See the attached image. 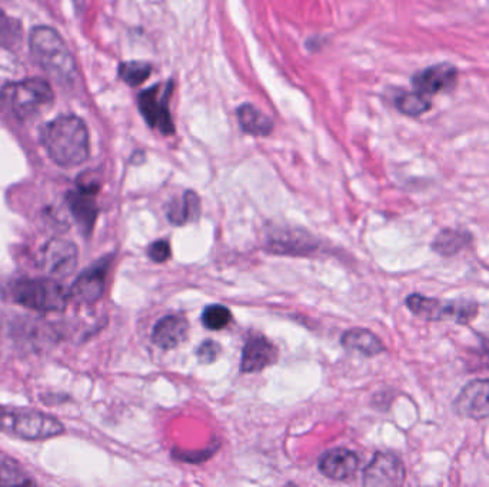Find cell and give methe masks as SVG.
Returning a JSON list of instances; mask_svg holds the SVG:
<instances>
[{
  "label": "cell",
  "instance_id": "cell-1",
  "mask_svg": "<svg viewBox=\"0 0 489 487\" xmlns=\"http://www.w3.org/2000/svg\"><path fill=\"white\" fill-rule=\"evenodd\" d=\"M43 147L55 164L75 167L88 161L91 154L88 128L77 116H60L42 129Z\"/></svg>",
  "mask_w": 489,
  "mask_h": 487
},
{
  "label": "cell",
  "instance_id": "cell-2",
  "mask_svg": "<svg viewBox=\"0 0 489 487\" xmlns=\"http://www.w3.org/2000/svg\"><path fill=\"white\" fill-rule=\"evenodd\" d=\"M31 52L46 74L59 82L74 81L76 65L69 48L57 31L38 26L31 33Z\"/></svg>",
  "mask_w": 489,
  "mask_h": 487
},
{
  "label": "cell",
  "instance_id": "cell-3",
  "mask_svg": "<svg viewBox=\"0 0 489 487\" xmlns=\"http://www.w3.org/2000/svg\"><path fill=\"white\" fill-rule=\"evenodd\" d=\"M9 297L38 312H60L67 307L69 292L50 279H21L9 288Z\"/></svg>",
  "mask_w": 489,
  "mask_h": 487
},
{
  "label": "cell",
  "instance_id": "cell-4",
  "mask_svg": "<svg viewBox=\"0 0 489 487\" xmlns=\"http://www.w3.org/2000/svg\"><path fill=\"white\" fill-rule=\"evenodd\" d=\"M405 303L415 316L431 322L468 324L476 321L479 314L478 303L471 299L440 300L413 293L406 297Z\"/></svg>",
  "mask_w": 489,
  "mask_h": 487
},
{
  "label": "cell",
  "instance_id": "cell-5",
  "mask_svg": "<svg viewBox=\"0 0 489 487\" xmlns=\"http://www.w3.org/2000/svg\"><path fill=\"white\" fill-rule=\"evenodd\" d=\"M55 94L43 79H26L6 84L2 91V102L16 118L28 119L52 105Z\"/></svg>",
  "mask_w": 489,
  "mask_h": 487
},
{
  "label": "cell",
  "instance_id": "cell-6",
  "mask_svg": "<svg viewBox=\"0 0 489 487\" xmlns=\"http://www.w3.org/2000/svg\"><path fill=\"white\" fill-rule=\"evenodd\" d=\"M172 91H173L172 82L166 84H155L142 92L138 98L140 113L147 125L166 136L175 133V123L169 111Z\"/></svg>",
  "mask_w": 489,
  "mask_h": 487
},
{
  "label": "cell",
  "instance_id": "cell-7",
  "mask_svg": "<svg viewBox=\"0 0 489 487\" xmlns=\"http://www.w3.org/2000/svg\"><path fill=\"white\" fill-rule=\"evenodd\" d=\"M98 191V182L92 178L86 179V174H84L81 181L77 182V189L69 191L67 196L70 212L84 235L91 234L98 217V205H96Z\"/></svg>",
  "mask_w": 489,
  "mask_h": 487
},
{
  "label": "cell",
  "instance_id": "cell-8",
  "mask_svg": "<svg viewBox=\"0 0 489 487\" xmlns=\"http://www.w3.org/2000/svg\"><path fill=\"white\" fill-rule=\"evenodd\" d=\"M40 266L52 278L63 279L74 273L77 265V247L67 239H50L40 253Z\"/></svg>",
  "mask_w": 489,
  "mask_h": 487
},
{
  "label": "cell",
  "instance_id": "cell-9",
  "mask_svg": "<svg viewBox=\"0 0 489 487\" xmlns=\"http://www.w3.org/2000/svg\"><path fill=\"white\" fill-rule=\"evenodd\" d=\"M404 463L392 453H377L364 472V484L369 487L401 486L405 482Z\"/></svg>",
  "mask_w": 489,
  "mask_h": 487
},
{
  "label": "cell",
  "instance_id": "cell-10",
  "mask_svg": "<svg viewBox=\"0 0 489 487\" xmlns=\"http://www.w3.org/2000/svg\"><path fill=\"white\" fill-rule=\"evenodd\" d=\"M454 409L464 418L489 419V377L467 383L455 399Z\"/></svg>",
  "mask_w": 489,
  "mask_h": 487
},
{
  "label": "cell",
  "instance_id": "cell-11",
  "mask_svg": "<svg viewBox=\"0 0 489 487\" xmlns=\"http://www.w3.org/2000/svg\"><path fill=\"white\" fill-rule=\"evenodd\" d=\"M109 259H102L92 268L86 269L70 286L69 299L79 305H92L101 299L105 290L106 276H108Z\"/></svg>",
  "mask_w": 489,
  "mask_h": 487
},
{
  "label": "cell",
  "instance_id": "cell-12",
  "mask_svg": "<svg viewBox=\"0 0 489 487\" xmlns=\"http://www.w3.org/2000/svg\"><path fill=\"white\" fill-rule=\"evenodd\" d=\"M413 91L433 96L442 92L451 91L458 82V69L451 63L442 62L425 67L413 75Z\"/></svg>",
  "mask_w": 489,
  "mask_h": 487
},
{
  "label": "cell",
  "instance_id": "cell-13",
  "mask_svg": "<svg viewBox=\"0 0 489 487\" xmlns=\"http://www.w3.org/2000/svg\"><path fill=\"white\" fill-rule=\"evenodd\" d=\"M360 457L348 449H333L322 455L318 467L324 476L333 481H348L360 469Z\"/></svg>",
  "mask_w": 489,
  "mask_h": 487
},
{
  "label": "cell",
  "instance_id": "cell-14",
  "mask_svg": "<svg viewBox=\"0 0 489 487\" xmlns=\"http://www.w3.org/2000/svg\"><path fill=\"white\" fill-rule=\"evenodd\" d=\"M278 359V349L263 336H252L242 350L241 370L244 373L261 372L273 365Z\"/></svg>",
  "mask_w": 489,
  "mask_h": 487
},
{
  "label": "cell",
  "instance_id": "cell-15",
  "mask_svg": "<svg viewBox=\"0 0 489 487\" xmlns=\"http://www.w3.org/2000/svg\"><path fill=\"white\" fill-rule=\"evenodd\" d=\"M188 331L189 323L185 317L169 314L162 317L161 321L155 324L152 341L157 348L171 350L185 341Z\"/></svg>",
  "mask_w": 489,
  "mask_h": 487
},
{
  "label": "cell",
  "instance_id": "cell-16",
  "mask_svg": "<svg viewBox=\"0 0 489 487\" xmlns=\"http://www.w3.org/2000/svg\"><path fill=\"white\" fill-rule=\"evenodd\" d=\"M236 115H238V122L242 130L248 135L265 137V136H270L275 128V123L271 116L266 115L261 109L251 105V103H244L239 106Z\"/></svg>",
  "mask_w": 489,
  "mask_h": 487
},
{
  "label": "cell",
  "instance_id": "cell-17",
  "mask_svg": "<svg viewBox=\"0 0 489 487\" xmlns=\"http://www.w3.org/2000/svg\"><path fill=\"white\" fill-rule=\"evenodd\" d=\"M342 346L364 356H377L385 352V345L377 334L368 329H351L342 334Z\"/></svg>",
  "mask_w": 489,
  "mask_h": 487
},
{
  "label": "cell",
  "instance_id": "cell-18",
  "mask_svg": "<svg viewBox=\"0 0 489 487\" xmlns=\"http://www.w3.org/2000/svg\"><path fill=\"white\" fill-rule=\"evenodd\" d=\"M472 236L468 232L461 229L440 230V234L432 241V251L442 258H452L455 254L461 253L465 247L471 244Z\"/></svg>",
  "mask_w": 489,
  "mask_h": 487
},
{
  "label": "cell",
  "instance_id": "cell-19",
  "mask_svg": "<svg viewBox=\"0 0 489 487\" xmlns=\"http://www.w3.org/2000/svg\"><path fill=\"white\" fill-rule=\"evenodd\" d=\"M200 213V196L192 190L186 191L182 200H173L168 208L169 220L178 226H182L186 222H195Z\"/></svg>",
  "mask_w": 489,
  "mask_h": 487
},
{
  "label": "cell",
  "instance_id": "cell-20",
  "mask_svg": "<svg viewBox=\"0 0 489 487\" xmlns=\"http://www.w3.org/2000/svg\"><path fill=\"white\" fill-rule=\"evenodd\" d=\"M315 244L311 237L304 236V234H278L270 244L271 251L282 254H305L307 251L314 249Z\"/></svg>",
  "mask_w": 489,
  "mask_h": 487
},
{
  "label": "cell",
  "instance_id": "cell-21",
  "mask_svg": "<svg viewBox=\"0 0 489 487\" xmlns=\"http://www.w3.org/2000/svg\"><path fill=\"white\" fill-rule=\"evenodd\" d=\"M396 106L402 115L409 116V118H418V116L425 115L432 109V101L427 94L420 93V92H405L396 96Z\"/></svg>",
  "mask_w": 489,
  "mask_h": 487
},
{
  "label": "cell",
  "instance_id": "cell-22",
  "mask_svg": "<svg viewBox=\"0 0 489 487\" xmlns=\"http://www.w3.org/2000/svg\"><path fill=\"white\" fill-rule=\"evenodd\" d=\"M152 75V66L149 63L132 60L123 62L120 66V76L126 84L137 87L147 82Z\"/></svg>",
  "mask_w": 489,
  "mask_h": 487
},
{
  "label": "cell",
  "instance_id": "cell-23",
  "mask_svg": "<svg viewBox=\"0 0 489 487\" xmlns=\"http://www.w3.org/2000/svg\"><path fill=\"white\" fill-rule=\"evenodd\" d=\"M22 40V26L16 19L0 11V48L14 49Z\"/></svg>",
  "mask_w": 489,
  "mask_h": 487
},
{
  "label": "cell",
  "instance_id": "cell-24",
  "mask_svg": "<svg viewBox=\"0 0 489 487\" xmlns=\"http://www.w3.org/2000/svg\"><path fill=\"white\" fill-rule=\"evenodd\" d=\"M12 484H35V482L23 472L18 462L6 457L0 460V486Z\"/></svg>",
  "mask_w": 489,
  "mask_h": 487
},
{
  "label": "cell",
  "instance_id": "cell-25",
  "mask_svg": "<svg viewBox=\"0 0 489 487\" xmlns=\"http://www.w3.org/2000/svg\"><path fill=\"white\" fill-rule=\"evenodd\" d=\"M231 310L222 305H212L203 310L202 323L209 331H220L231 323Z\"/></svg>",
  "mask_w": 489,
  "mask_h": 487
},
{
  "label": "cell",
  "instance_id": "cell-26",
  "mask_svg": "<svg viewBox=\"0 0 489 487\" xmlns=\"http://www.w3.org/2000/svg\"><path fill=\"white\" fill-rule=\"evenodd\" d=\"M147 254L156 263H164L171 258V244L166 241H156L147 249Z\"/></svg>",
  "mask_w": 489,
  "mask_h": 487
},
{
  "label": "cell",
  "instance_id": "cell-27",
  "mask_svg": "<svg viewBox=\"0 0 489 487\" xmlns=\"http://www.w3.org/2000/svg\"><path fill=\"white\" fill-rule=\"evenodd\" d=\"M219 353L220 346L218 345L217 341H203L202 345L198 348L196 356H198V359H200L202 363H212L217 360Z\"/></svg>",
  "mask_w": 489,
  "mask_h": 487
},
{
  "label": "cell",
  "instance_id": "cell-28",
  "mask_svg": "<svg viewBox=\"0 0 489 487\" xmlns=\"http://www.w3.org/2000/svg\"><path fill=\"white\" fill-rule=\"evenodd\" d=\"M484 350H485L486 355L489 356V339H484Z\"/></svg>",
  "mask_w": 489,
  "mask_h": 487
}]
</instances>
